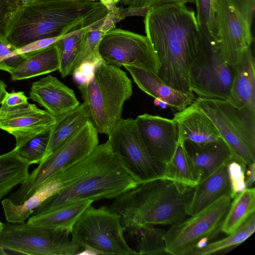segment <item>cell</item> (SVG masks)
I'll list each match as a JSON object with an SVG mask.
<instances>
[{
  "mask_svg": "<svg viewBox=\"0 0 255 255\" xmlns=\"http://www.w3.org/2000/svg\"><path fill=\"white\" fill-rule=\"evenodd\" d=\"M3 227H4V223H2L0 221V233L2 231V230H3Z\"/></svg>",
  "mask_w": 255,
  "mask_h": 255,
  "instance_id": "cell-45",
  "label": "cell"
},
{
  "mask_svg": "<svg viewBox=\"0 0 255 255\" xmlns=\"http://www.w3.org/2000/svg\"><path fill=\"white\" fill-rule=\"evenodd\" d=\"M93 202L82 201L43 214L32 215L27 222L49 229L68 230L71 232L77 219Z\"/></svg>",
  "mask_w": 255,
  "mask_h": 255,
  "instance_id": "cell-26",
  "label": "cell"
},
{
  "mask_svg": "<svg viewBox=\"0 0 255 255\" xmlns=\"http://www.w3.org/2000/svg\"><path fill=\"white\" fill-rule=\"evenodd\" d=\"M8 255L7 253L0 247V255Z\"/></svg>",
  "mask_w": 255,
  "mask_h": 255,
  "instance_id": "cell-44",
  "label": "cell"
},
{
  "mask_svg": "<svg viewBox=\"0 0 255 255\" xmlns=\"http://www.w3.org/2000/svg\"><path fill=\"white\" fill-rule=\"evenodd\" d=\"M144 23L158 63L156 75L175 90L193 93L189 69L202 36L194 11L184 3L154 6L148 9Z\"/></svg>",
  "mask_w": 255,
  "mask_h": 255,
  "instance_id": "cell-1",
  "label": "cell"
},
{
  "mask_svg": "<svg viewBox=\"0 0 255 255\" xmlns=\"http://www.w3.org/2000/svg\"><path fill=\"white\" fill-rule=\"evenodd\" d=\"M124 67L141 91L178 111L192 104L196 98L193 93H186L168 86L155 73L131 66Z\"/></svg>",
  "mask_w": 255,
  "mask_h": 255,
  "instance_id": "cell-18",
  "label": "cell"
},
{
  "mask_svg": "<svg viewBox=\"0 0 255 255\" xmlns=\"http://www.w3.org/2000/svg\"><path fill=\"white\" fill-rule=\"evenodd\" d=\"M178 140L203 144L219 140L221 136L212 120L193 103L174 114Z\"/></svg>",
  "mask_w": 255,
  "mask_h": 255,
  "instance_id": "cell-19",
  "label": "cell"
},
{
  "mask_svg": "<svg viewBox=\"0 0 255 255\" xmlns=\"http://www.w3.org/2000/svg\"><path fill=\"white\" fill-rule=\"evenodd\" d=\"M147 148L159 161L167 163L171 158L179 138L178 125L173 119L144 114L135 119Z\"/></svg>",
  "mask_w": 255,
  "mask_h": 255,
  "instance_id": "cell-16",
  "label": "cell"
},
{
  "mask_svg": "<svg viewBox=\"0 0 255 255\" xmlns=\"http://www.w3.org/2000/svg\"><path fill=\"white\" fill-rule=\"evenodd\" d=\"M29 98L56 118L80 104L73 90L51 75L32 83Z\"/></svg>",
  "mask_w": 255,
  "mask_h": 255,
  "instance_id": "cell-17",
  "label": "cell"
},
{
  "mask_svg": "<svg viewBox=\"0 0 255 255\" xmlns=\"http://www.w3.org/2000/svg\"><path fill=\"white\" fill-rule=\"evenodd\" d=\"M138 184L107 140L103 153L96 165L45 200L34 210L32 215L43 214L82 201L115 199Z\"/></svg>",
  "mask_w": 255,
  "mask_h": 255,
  "instance_id": "cell-4",
  "label": "cell"
},
{
  "mask_svg": "<svg viewBox=\"0 0 255 255\" xmlns=\"http://www.w3.org/2000/svg\"><path fill=\"white\" fill-rule=\"evenodd\" d=\"M247 165L233 158L227 164L230 185V196L233 199L247 188L245 172Z\"/></svg>",
  "mask_w": 255,
  "mask_h": 255,
  "instance_id": "cell-36",
  "label": "cell"
},
{
  "mask_svg": "<svg viewBox=\"0 0 255 255\" xmlns=\"http://www.w3.org/2000/svg\"><path fill=\"white\" fill-rule=\"evenodd\" d=\"M184 145L192 162L198 182L232 158L229 146L222 138L203 144L186 140Z\"/></svg>",
  "mask_w": 255,
  "mask_h": 255,
  "instance_id": "cell-20",
  "label": "cell"
},
{
  "mask_svg": "<svg viewBox=\"0 0 255 255\" xmlns=\"http://www.w3.org/2000/svg\"><path fill=\"white\" fill-rule=\"evenodd\" d=\"M120 19L116 11H109L101 25L93 28L83 30L80 44L70 75H73L84 65L94 67L103 59L99 52L100 42L107 31L115 28V24L120 20Z\"/></svg>",
  "mask_w": 255,
  "mask_h": 255,
  "instance_id": "cell-23",
  "label": "cell"
},
{
  "mask_svg": "<svg viewBox=\"0 0 255 255\" xmlns=\"http://www.w3.org/2000/svg\"><path fill=\"white\" fill-rule=\"evenodd\" d=\"M30 165L17 155L14 149L0 155V200L27 179Z\"/></svg>",
  "mask_w": 255,
  "mask_h": 255,
  "instance_id": "cell-27",
  "label": "cell"
},
{
  "mask_svg": "<svg viewBox=\"0 0 255 255\" xmlns=\"http://www.w3.org/2000/svg\"><path fill=\"white\" fill-rule=\"evenodd\" d=\"M56 118L29 103L13 108H0V129L14 136L15 147L48 130Z\"/></svg>",
  "mask_w": 255,
  "mask_h": 255,
  "instance_id": "cell-15",
  "label": "cell"
},
{
  "mask_svg": "<svg viewBox=\"0 0 255 255\" xmlns=\"http://www.w3.org/2000/svg\"><path fill=\"white\" fill-rule=\"evenodd\" d=\"M228 162L222 164L195 186L187 211L188 216L198 213L223 196L230 195Z\"/></svg>",
  "mask_w": 255,
  "mask_h": 255,
  "instance_id": "cell-21",
  "label": "cell"
},
{
  "mask_svg": "<svg viewBox=\"0 0 255 255\" xmlns=\"http://www.w3.org/2000/svg\"><path fill=\"white\" fill-rule=\"evenodd\" d=\"M120 216L110 207L90 205L79 216L71 232V240L85 250L100 254L137 255L128 245Z\"/></svg>",
  "mask_w": 255,
  "mask_h": 255,
  "instance_id": "cell-7",
  "label": "cell"
},
{
  "mask_svg": "<svg viewBox=\"0 0 255 255\" xmlns=\"http://www.w3.org/2000/svg\"><path fill=\"white\" fill-rule=\"evenodd\" d=\"M25 54L19 53L17 48L10 43L0 32V70L10 73L25 59Z\"/></svg>",
  "mask_w": 255,
  "mask_h": 255,
  "instance_id": "cell-35",
  "label": "cell"
},
{
  "mask_svg": "<svg viewBox=\"0 0 255 255\" xmlns=\"http://www.w3.org/2000/svg\"><path fill=\"white\" fill-rule=\"evenodd\" d=\"M89 121L88 112L83 103L57 117L56 123L50 129L47 146L40 162L71 138Z\"/></svg>",
  "mask_w": 255,
  "mask_h": 255,
  "instance_id": "cell-25",
  "label": "cell"
},
{
  "mask_svg": "<svg viewBox=\"0 0 255 255\" xmlns=\"http://www.w3.org/2000/svg\"><path fill=\"white\" fill-rule=\"evenodd\" d=\"M98 145V132L89 121L71 138L40 162L8 198L15 205L22 204L46 180L82 161Z\"/></svg>",
  "mask_w": 255,
  "mask_h": 255,
  "instance_id": "cell-10",
  "label": "cell"
},
{
  "mask_svg": "<svg viewBox=\"0 0 255 255\" xmlns=\"http://www.w3.org/2000/svg\"><path fill=\"white\" fill-rule=\"evenodd\" d=\"M255 163L247 165L245 172V182L247 188L253 187L255 179Z\"/></svg>",
  "mask_w": 255,
  "mask_h": 255,
  "instance_id": "cell-40",
  "label": "cell"
},
{
  "mask_svg": "<svg viewBox=\"0 0 255 255\" xmlns=\"http://www.w3.org/2000/svg\"><path fill=\"white\" fill-rule=\"evenodd\" d=\"M99 52L105 61L116 67L131 66L157 73V61L146 36L114 28L102 38Z\"/></svg>",
  "mask_w": 255,
  "mask_h": 255,
  "instance_id": "cell-14",
  "label": "cell"
},
{
  "mask_svg": "<svg viewBox=\"0 0 255 255\" xmlns=\"http://www.w3.org/2000/svg\"><path fill=\"white\" fill-rule=\"evenodd\" d=\"M127 6L128 15H139L144 16L146 10L150 7L166 3H195V0H122Z\"/></svg>",
  "mask_w": 255,
  "mask_h": 255,
  "instance_id": "cell-37",
  "label": "cell"
},
{
  "mask_svg": "<svg viewBox=\"0 0 255 255\" xmlns=\"http://www.w3.org/2000/svg\"><path fill=\"white\" fill-rule=\"evenodd\" d=\"M211 2L212 8L213 11L214 13L215 9H216V5H217V0H211Z\"/></svg>",
  "mask_w": 255,
  "mask_h": 255,
  "instance_id": "cell-43",
  "label": "cell"
},
{
  "mask_svg": "<svg viewBox=\"0 0 255 255\" xmlns=\"http://www.w3.org/2000/svg\"><path fill=\"white\" fill-rule=\"evenodd\" d=\"M232 200L230 195L223 196L198 213L171 225L164 235L168 254L193 255L209 243L221 231Z\"/></svg>",
  "mask_w": 255,
  "mask_h": 255,
  "instance_id": "cell-9",
  "label": "cell"
},
{
  "mask_svg": "<svg viewBox=\"0 0 255 255\" xmlns=\"http://www.w3.org/2000/svg\"><path fill=\"white\" fill-rule=\"evenodd\" d=\"M195 186L164 177L138 184L115 198L110 208L121 217L125 231L172 225L188 216Z\"/></svg>",
  "mask_w": 255,
  "mask_h": 255,
  "instance_id": "cell-3",
  "label": "cell"
},
{
  "mask_svg": "<svg viewBox=\"0 0 255 255\" xmlns=\"http://www.w3.org/2000/svg\"><path fill=\"white\" fill-rule=\"evenodd\" d=\"M183 184L195 186L198 180L184 142L178 140L170 160L165 164L163 177Z\"/></svg>",
  "mask_w": 255,
  "mask_h": 255,
  "instance_id": "cell-29",
  "label": "cell"
},
{
  "mask_svg": "<svg viewBox=\"0 0 255 255\" xmlns=\"http://www.w3.org/2000/svg\"><path fill=\"white\" fill-rule=\"evenodd\" d=\"M83 30L66 34L59 40L60 58L58 70L63 78L70 75L73 61L80 44Z\"/></svg>",
  "mask_w": 255,
  "mask_h": 255,
  "instance_id": "cell-32",
  "label": "cell"
},
{
  "mask_svg": "<svg viewBox=\"0 0 255 255\" xmlns=\"http://www.w3.org/2000/svg\"><path fill=\"white\" fill-rule=\"evenodd\" d=\"M235 72L223 59L218 43L203 34L189 69L192 92L197 98L228 101Z\"/></svg>",
  "mask_w": 255,
  "mask_h": 255,
  "instance_id": "cell-12",
  "label": "cell"
},
{
  "mask_svg": "<svg viewBox=\"0 0 255 255\" xmlns=\"http://www.w3.org/2000/svg\"><path fill=\"white\" fill-rule=\"evenodd\" d=\"M193 104L212 120L233 159L247 165L255 163V111L227 101L196 97Z\"/></svg>",
  "mask_w": 255,
  "mask_h": 255,
  "instance_id": "cell-6",
  "label": "cell"
},
{
  "mask_svg": "<svg viewBox=\"0 0 255 255\" xmlns=\"http://www.w3.org/2000/svg\"><path fill=\"white\" fill-rule=\"evenodd\" d=\"M108 136L117 156L139 183L163 177L165 164L149 151L135 119L122 118Z\"/></svg>",
  "mask_w": 255,
  "mask_h": 255,
  "instance_id": "cell-13",
  "label": "cell"
},
{
  "mask_svg": "<svg viewBox=\"0 0 255 255\" xmlns=\"http://www.w3.org/2000/svg\"><path fill=\"white\" fill-rule=\"evenodd\" d=\"M33 0H21V3H23V2H26L33 1Z\"/></svg>",
  "mask_w": 255,
  "mask_h": 255,
  "instance_id": "cell-46",
  "label": "cell"
},
{
  "mask_svg": "<svg viewBox=\"0 0 255 255\" xmlns=\"http://www.w3.org/2000/svg\"><path fill=\"white\" fill-rule=\"evenodd\" d=\"M6 85L4 82L0 80V105H1L3 99L6 93Z\"/></svg>",
  "mask_w": 255,
  "mask_h": 255,
  "instance_id": "cell-42",
  "label": "cell"
},
{
  "mask_svg": "<svg viewBox=\"0 0 255 255\" xmlns=\"http://www.w3.org/2000/svg\"><path fill=\"white\" fill-rule=\"evenodd\" d=\"M255 231V213L236 231L222 240L209 243L194 252L193 255H209L223 254L239 246L247 240Z\"/></svg>",
  "mask_w": 255,
  "mask_h": 255,
  "instance_id": "cell-30",
  "label": "cell"
},
{
  "mask_svg": "<svg viewBox=\"0 0 255 255\" xmlns=\"http://www.w3.org/2000/svg\"><path fill=\"white\" fill-rule=\"evenodd\" d=\"M68 230L52 229L27 222L4 224L0 247L10 254L74 255L85 250L69 239Z\"/></svg>",
  "mask_w": 255,
  "mask_h": 255,
  "instance_id": "cell-11",
  "label": "cell"
},
{
  "mask_svg": "<svg viewBox=\"0 0 255 255\" xmlns=\"http://www.w3.org/2000/svg\"><path fill=\"white\" fill-rule=\"evenodd\" d=\"M195 3L197 8L196 17L202 33L208 39L217 43L214 13L211 0H195Z\"/></svg>",
  "mask_w": 255,
  "mask_h": 255,
  "instance_id": "cell-34",
  "label": "cell"
},
{
  "mask_svg": "<svg viewBox=\"0 0 255 255\" xmlns=\"http://www.w3.org/2000/svg\"><path fill=\"white\" fill-rule=\"evenodd\" d=\"M228 102L237 108L255 111V61L251 48L235 67Z\"/></svg>",
  "mask_w": 255,
  "mask_h": 255,
  "instance_id": "cell-22",
  "label": "cell"
},
{
  "mask_svg": "<svg viewBox=\"0 0 255 255\" xmlns=\"http://www.w3.org/2000/svg\"><path fill=\"white\" fill-rule=\"evenodd\" d=\"M65 35L39 39L30 43L19 48H17V51L21 54H27L34 52L49 46L62 39Z\"/></svg>",
  "mask_w": 255,
  "mask_h": 255,
  "instance_id": "cell-38",
  "label": "cell"
},
{
  "mask_svg": "<svg viewBox=\"0 0 255 255\" xmlns=\"http://www.w3.org/2000/svg\"><path fill=\"white\" fill-rule=\"evenodd\" d=\"M255 0H217L214 22L220 54L235 67L254 38L252 25Z\"/></svg>",
  "mask_w": 255,
  "mask_h": 255,
  "instance_id": "cell-8",
  "label": "cell"
},
{
  "mask_svg": "<svg viewBox=\"0 0 255 255\" xmlns=\"http://www.w3.org/2000/svg\"><path fill=\"white\" fill-rule=\"evenodd\" d=\"M108 9L99 1L35 0L17 4L5 15L2 33L19 48L101 24Z\"/></svg>",
  "mask_w": 255,
  "mask_h": 255,
  "instance_id": "cell-2",
  "label": "cell"
},
{
  "mask_svg": "<svg viewBox=\"0 0 255 255\" xmlns=\"http://www.w3.org/2000/svg\"><path fill=\"white\" fill-rule=\"evenodd\" d=\"M28 98L23 92H6L1 104L4 108H13L28 103Z\"/></svg>",
  "mask_w": 255,
  "mask_h": 255,
  "instance_id": "cell-39",
  "label": "cell"
},
{
  "mask_svg": "<svg viewBox=\"0 0 255 255\" xmlns=\"http://www.w3.org/2000/svg\"><path fill=\"white\" fill-rule=\"evenodd\" d=\"M25 54V59L10 73L12 80L29 79L59 70V40L47 47Z\"/></svg>",
  "mask_w": 255,
  "mask_h": 255,
  "instance_id": "cell-24",
  "label": "cell"
},
{
  "mask_svg": "<svg viewBox=\"0 0 255 255\" xmlns=\"http://www.w3.org/2000/svg\"><path fill=\"white\" fill-rule=\"evenodd\" d=\"M50 129L39 133L14 148L17 155L30 165L39 164L45 154Z\"/></svg>",
  "mask_w": 255,
  "mask_h": 255,
  "instance_id": "cell-33",
  "label": "cell"
},
{
  "mask_svg": "<svg viewBox=\"0 0 255 255\" xmlns=\"http://www.w3.org/2000/svg\"><path fill=\"white\" fill-rule=\"evenodd\" d=\"M135 232L139 233L136 251L137 255L168 254L164 241V230L150 226L142 227L133 232Z\"/></svg>",
  "mask_w": 255,
  "mask_h": 255,
  "instance_id": "cell-31",
  "label": "cell"
},
{
  "mask_svg": "<svg viewBox=\"0 0 255 255\" xmlns=\"http://www.w3.org/2000/svg\"><path fill=\"white\" fill-rule=\"evenodd\" d=\"M255 211V188H247L233 199L221 231L229 235L240 227Z\"/></svg>",
  "mask_w": 255,
  "mask_h": 255,
  "instance_id": "cell-28",
  "label": "cell"
},
{
  "mask_svg": "<svg viewBox=\"0 0 255 255\" xmlns=\"http://www.w3.org/2000/svg\"><path fill=\"white\" fill-rule=\"evenodd\" d=\"M122 0H100V2L104 5L109 10V11L113 10L117 7L116 4Z\"/></svg>",
  "mask_w": 255,
  "mask_h": 255,
  "instance_id": "cell-41",
  "label": "cell"
},
{
  "mask_svg": "<svg viewBox=\"0 0 255 255\" xmlns=\"http://www.w3.org/2000/svg\"><path fill=\"white\" fill-rule=\"evenodd\" d=\"M78 87L89 121L98 133L108 135L122 118L124 104L132 94L131 81L125 71L102 59Z\"/></svg>",
  "mask_w": 255,
  "mask_h": 255,
  "instance_id": "cell-5",
  "label": "cell"
}]
</instances>
